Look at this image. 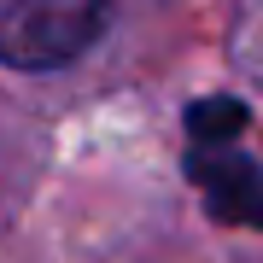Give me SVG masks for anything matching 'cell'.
I'll return each instance as SVG.
<instances>
[{
  "instance_id": "cell-1",
  "label": "cell",
  "mask_w": 263,
  "mask_h": 263,
  "mask_svg": "<svg viewBox=\"0 0 263 263\" xmlns=\"http://www.w3.org/2000/svg\"><path fill=\"white\" fill-rule=\"evenodd\" d=\"M246 105L216 94L187 111V181L228 228H263V170L246 152Z\"/></svg>"
},
{
  "instance_id": "cell-2",
  "label": "cell",
  "mask_w": 263,
  "mask_h": 263,
  "mask_svg": "<svg viewBox=\"0 0 263 263\" xmlns=\"http://www.w3.org/2000/svg\"><path fill=\"white\" fill-rule=\"evenodd\" d=\"M105 6H35V0H0V65L12 70H53L70 65L82 47L105 35Z\"/></svg>"
}]
</instances>
